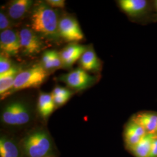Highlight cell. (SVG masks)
I'll use <instances>...</instances> for the list:
<instances>
[{
    "mask_svg": "<svg viewBox=\"0 0 157 157\" xmlns=\"http://www.w3.org/2000/svg\"><path fill=\"white\" fill-rule=\"evenodd\" d=\"M32 0H14L11 1L7 8V14L13 21L22 19L33 6Z\"/></svg>",
    "mask_w": 157,
    "mask_h": 157,
    "instance_id": "8fae6325",
    "label": "cell"
},
{
    "mask_svg": "<svg viewBox=\"0 0 157 157\" xmlns=\"http://www.w3.org/2000/svg\"><path fill=\"white\" fill-rule=\"evenodd\" d=\"M0 157H23L20 141L9 135H1Z\"/></svg>",
    "mask_w": 157,
    "mask_h": 157,
    "instance_id": "9c48e42d",
    "label": "cell"
},
{
    "mask_svg": "<svg viewBox=\"0 0 157 157\" xmlns=\"http://www.w3.org/2000/svg\"><path fill=\"white\" fill-rule=\"evenodd\" d=\"M154 134H147L140 141V142L133 147L130 152L135 157H149L152 140Z\"/></svg>",
    "mask_w": 157,
    "mask_h": 157,
    "instance_id": "2e32d148",
    "label": "cell"
},
{
    "mask_svg": "<svg viewBox=\"0 0 157 157\" xmlns=\"http://www.w3.org/2000/svg\"><path fill=\"white\" fill-rule=\"evenodd\" d=\"M139 124L147 134H154L157 129V113L151 112H139L131 119Z\"/></svg>",
    "mask_w": 157,
    "mask_h": 157,
    "instance_id": "4fadbf2b",
    "label": "cell"
},
{
    "mask_svg": "<svg viewBox=\"0 0 157 157\" xmlns=\"http://www.w3.org/2000/svg\"><path fill=\"white\" fill-rule=\"evenodd\" d=\"M119 7L130 17H138L146 11L148 2L146 0H120Z\"/></svg>",
    "mask_w": 157,
    "mask_h": 157,
    "instance_id": "7c38bea8",
    "label": "cell"
},
{
    "mask_svg": "<svg viewBox=\"0 0 157 157\" xmlns=\"http://www.w3.org/2000/svg\"><path fill=\"white\" fill-rule=\"evenodd\" d=\"M59 20L56 11L45 2L40 1L34 5L30 15V27L40 36L51 40L60 37Z\"/></svg>",
    "mask_w": 157,
    "mask_h": 157,
    "instance_id": "6da1fadb",
    "label": "cell"
},
{
    "mask_svg": "<svg viewBox=\"0 0 157 157\" xmlns=\"http://www.w3.org/2000/svg\"><path fill=\"white\" fill-rule=\"evenodd\" d=\"M33 119L32 107L28 102L21 100L8 102L1 110V121L6 127L21 129L30 124Z\"/></svg>",
    "mask_w": 157,
    "mask_h": 157,
    "instance_id": "3957f363",
    "label": "cell"
},
{
    "mask_svg": "<svg viewBox=\"0 0 157 157\" xmlns=\"http://www.w3.org/2000/svg\"><path fill=\"white\" fill-rule=\"evenodd\" d=\"M156 133V134H157V132H156V133Z\"/></svg>",
    "mask_w": 157,
    "mask_h": 157,
    "instance_id": "d4e9b609",
    "label": "cell"
},
{
    "mask_svg": "<svg viewBox=\"0 0 157 157\" xmlns=\"http://www.w3.org/2000/svg\"><path fill=\"white\" fill-rule=\"evenodd\" d=\"M60 80L69 87L76 90H83L87 89L95 81L94 76H91L82 68H78L71 72L62 75Z\"/></svg>",
    "mask_w": 157,
    "mask_h": 157,
    "instance_id": "52a82bcc",
    "label": "cell"
},
{
    "mask_svg": "<svg viewBox=\"0 0 157 157\" xmlns=\"http://www.w3.org/2000/svg\"><path fill=\"white\" fill-rule=\"evenodd\" d=\"M41 62L42 66L46 70L52 69L51 63V50L47 51L44 52L41 58Z\"/></svg>",
    "mask_w": 157,
    "mask_h": 157,
    "instance_id": "44dd1931",
    "label": "cell"
},
{
    "mask_svg": "<svg viewBox=\"0 0 157 157\" xmlns=\"http://www.w3.org/2000/svg\"><path fill=\"white\" fill-rule=\"evenodd\" d=\"M23 157H55L56 148L49 132L44 128L29 132L20 141Z\"/></svg>",
    "mask_w": 157,
    "mask_h": 157,
    "instance_id": "7a4b0ae2",
    "label": "cell"
},
{
    "mask_svg": "<svg viewBox=\"0 0 157 157\" xmlns=\"http://www.w3.org/2000/svg\"><path fill=\"white\" fill-rule=\"evenodd\" d=\"M17 75L0 78V95L1 100L6 98V94L11 91L15 82Z\"/></svg>",
    "mask_w": 157,
    "mask_h": 157,
    "instance_id": "ac0fdd59",
    "label": "cell"
},
{
    "mask_svg": "<svg viewBox=\"0 0 157 157\" xmlns=\"http://www.w3.org/2000/svg\"><path fill=\"white\" fill-rule=\"evenodd\" d=\"M11 19L8 14L4 12V10L0 12V30L3 32L8 29H11Z\"/></svg>",
    "mask_w": 157,
    "mask_h": 157,
    "instance_id": "ffe728a7",
    "label": "cell"
},
{
    "mask_svg": "<svg viewBox=\"0 0 157 157\" xmlns=\"http://www.w3.org/2000/svg\"><path fill=\"white\" fill-rule=\"evenodd\" d=\"M149 157H157V135L156 133H155V136L152 141Z\"/></svg>",
    "mask_w": 157,
    "mask_h": 157,
    "instance_id": "603a6c76",
    "label": "cell"
},
{
    "mask_svg": "<svg viewBox=\"0 0 157 157\" xmlns=\"http://www.w3.org/2000/svg\"><path fill=\"white\" fill-rule=\"evenodd\" d=\"M58 31L59 36L67 42L78 41L84 38L78 22L73 17L64 16L59 19Z\"/></svg>",
    "mask_w": 157,
    "mask_h": 157,
    "instance_id": "8992f818",
    "label": "cell"
},
{
    "mask_svg": "<svg viewBox=\"0 0 157 157\" xmlns=\"http://www.w3.org/2000/svg\"><path fill=\"white\" fill-rule=\"evenodd\" d=\"M47 76V71L42 65H36L21 71L17 75L13 86L6 98L17 91L39 87L44 82Z\"/></svg>",
    "mask_w": 157,
    "mask_h": 157,
    "instance_id": "277c9868",
    "label": "cell"
},
{
    "mask_svg": "<svg viewBox=\"0 0 157 157\" xmlns=\"http://www.w3.org/2000/svg\"><path fill=\"white\" fill-rule=\"evenodd\" d=\"M86 50L85 46L76 43L67 45L59 52L63 66L66 67H71L75 62L80 59Z\"/></svg>",
    "mask_w": 157,
    "mask_h": 157,
    "instance_id": "30bf717a",
    "label": "cell"
},
{
    "mask_svg": "<svg viewBox=\"0 0 157 157\" xmlns=\"http://www.w3.org/2000/svg\"></svg>",
    "mask_w": 157,
    "mask_h": 157,
    "instance_id": "484cf974",
    "label": "cell"
},
{
    "mask_svg": "<svg viewBox=\"0 0 157 157\" xmlns=\"http://www.w3.org/2000/svg\"><path fill=\"white\" fill-rule=\"evenodd\" d=\"M21 51L26 56H34L43 48V42L38 34L30 28H23L19 32Z\"/></svg>",
    "mask_w": 157,
    "mask_h": 157,
    "instance_id": "5b68a950",
    "label": "cell"
},
{
    "mask_svg": "<svg viewBox=\"0 0 157 157\" xmlns=\"http://www.w3.org/2000/svg\"><path fill=\"white\" fill-rule=\"evenodd\" d=\"M56 109L51 94L41 92L37 101V111L41 118L47 120Z\"/></svg>",
    "mask_w": 157,
    "mask_h": 157,
    "instance_id": "5bb4252c",
    "label": "cell"
},
{
    "mask_svg": "<svg viewBox=\"0 0 157 157\" xmlns=\"http://www.w3.org/2000/svg\"><path fill=\"white\" fill-rule=\"evenodd\" d=\"M72 94L73 93L71 90L60 86L56 87L51 93L56 108L66 104Z\"/></svg>",
    "mask_w": 157,
    "mask_h": 157,
    "instance_id": "e0dca14e",
    "label": "cell"
},
{
    "mask_svg": "<svg viewBox=\"0 0 157 157\" xmlns=\"http://www.w3.org/2000/svg\"><path fill=\"white\" fill-rule=\"evenodd\" d=\"M1 53L6 56H16L21 51L19 33L13 29H8L0 33Z\"/></svg>",
    "mask_w": 157,
    "mask_h": 157,
    "instance_id": "ba28073f",
    "label": "cell"
},
{
    "mask_svg": "<svg viewBox=\"0 0 157 157\" xmlns=\"http://www.w3.org/2000/svg\"><path fill=\"white\" fill-rule=\"evenodd\" d=\"M13 66L9 56L1 53L0 56V75L6 73L10 71Z\"/></svg>",
    "mask_w": 157,
    "mask_h": 157,
    "instance_id": "d6986e66",
    "label": "cell"
},
{
    "mask_svg": "<svg viewBox=\"0 0 157 157\" xmlns=\"http://www.w3.org/2000/svg\"><path fill=\"white\" fill-rule=\"evenodd\" d=\"M155 8H156L157 11V1H156L155 2Z\"/></svg>",
    "mask_w": 157,
    "mask_h": 157,
    "instance_id": "cb8c5ba5",
    "label": "cell"
},
{
    "mask_svg": "<svg viewBox=\"0 0 157 157\" xmlns=\"http://www.w3.org/2000/svg\"><path fill=\"white\" fill-rule=\"evenodd\" d=\"M81 67L86 71H97L100 69V60L93 49H87L79 59Z\"/></svg>",
    "mask_w": 157,
    "mask_h": 157,
    "instance_id": "9a60e30c",
    "label": "cell"
},
{
    "mask_svg": "<svg viewBox=\"0 0 157 157\" xmlns=\"http://www.w3.org/2000/svg\"><path fill=\"white\" fill-rule=\"evenodd\" d=\"M45 2L52 8H63L65 6V1L64 0H47Z\"/></svg>",
    "mask_w": 157,
    "mask_h": 157,
    "instance_id": "7402d4cb",
    "label": "cell"
}]
</instances>
